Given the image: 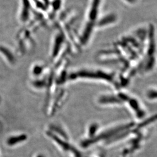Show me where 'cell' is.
<instances>
[{
	"label": "cell",
	"instance_id": "1",
	"mask_svg": "<svg viewBox=\"0 0 157 157\" xmlns=\"http://www.w3.org/2000/svg\"><path fill=\"white\" fill-rule=\"evenodd\" d=\"M26 139V136L22 135L20 136V137H12L8 140V143L10 145H13L15 144L18 143L19 142H21L23 140H25Z\"/></svg>",
	"mask_w": 157,
	"mask_h": 157
},
{
	"label": "cell",
	"instance_id": "2",
	"mask_svg": "<svg viewBox=\"0 0 157 157\" xmlns=\"http://www.w3.org/2000/svg\"><path fill=\"white\" fill-rule=\"evenodd\" d=\"M148 96L150 98H157V91H150L148 94Z\"/></svg>",
	"mask_w": 157,
	"mask_h": 157
},
{
	"label": "cell",
	"instance_id": "3",
	"mask_svg": "<svg viewBox=\"0 0 157 157\" xmlns=\"http://www.w3.org/2000/svg\"><path fill=\"white\" fill-rule=\"evenodd\" d=\"M128 1L130 2H132V3L135 2V1H136V0H128Z\"/></svg>",
	"mask_w": 157,
	"mask_h": 157
},
{
	"label": "cell",
	"instance_id": "4",
	"mask_svg": "<svg viewBox=\"0 0 157 157\" xmlns=\"http://www.w3.org/2000/svg\"><path fill=\"white\" fill-rule=\"evenodd\" d=\"M40 157V156H39V157Z\"/></svg>",
	"mask_w": 157,
	"mask_h": 157
}]
</instances>
